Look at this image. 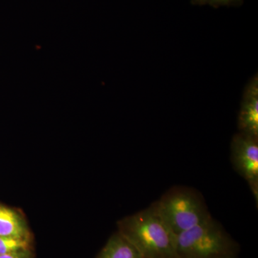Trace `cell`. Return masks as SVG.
Here are the masks:
<instances>
[{
	"label": "cell",
	"mask_w": 258,
	"mask_h": 258,
	"mask_svg": "<svg viewBox=\"0 0 258 258\" xmlns=\"http://www.w3.org/2000/svg\"><path fill=\"white\" fill-rule=\"evenodd\" d=\"M120 232L144 258H177L176 235L163 220L155 203L123 219Z\"/></svg>",
	"instance_id": "6da1fadb"
},
{
	"label": "cell",
	"mask_w": 258,
	"mask_h": 258,
	"mask_svg": "<svg viewBox=\"0 0 258 258\" xmlns=\"http://www.w3.org/2000/svg\"><path fill=\"white\" fill-rule=\"evenodd\" d=\"M177 258H235L239 244L211 216L176 237Z\"/></svg>",
	"instance_id": "7a4b0ae2"
},
{
	"label": "cell",
	"mask_w": 258,
	"mask_h": 258,
	"mask_svg": "<svg viewBox=\"0 0 258 258\" xmlns=\"http://www.w3.org/2000/svg\"><path fill=\"white\" fill-rule=\"evenodd\" d=\"M154 203L176 235L211 216L201 194L188 186H173Z\"/></svg>",
	"instance_id": "3957f363"
},
{
	"label": "cell",
	"mask_w": 258,
	"mask_h": 258,
	"mask_svg": "<svg viewBox=\"0 0 258 258\" xmlns=\"http://www.w3.org/2000/svg\"><path fill=\"white\" fill-rule=\"evenodd\" d=\"M230 151L231 161L234 169L248 183L257 206V136L238 132L232 137Z\"/></svg>",
	"instance_id": "277c9868"
},
{
	"label": "cell",
	"mask_w": 258,
	"mask_h": 258,
	"mask_svg": "<svg viewBox=\"0 0 258 258\" xmlns=\"http://www.w3.org/2000/svg\"><path fill=\"white\" fill-rule=\"evenodd\" d=\"M239 132L258 137V76L244 88L238 115Z\"/></svg>",
	"instance_id": "5b68a950"
},
{
	"label": "cell",
	"mask_w": 258,
	"mask_h": 258,
	"mask_svg": "<svg viewBox=\"0 0 258 258\" xmlns=\"http://www.w3.org/2000/svg\"><path fill=\"white\" fill-rule=\"evenodd\" d=\"M0 236L30 240L23 219L14 210L3 205H0Z\"/></svg>",
	"instance_id": "8992f818"
},
{
	"label": "cell",
	"mask_w": 258,
	"mask_h": 258,
	"mask_svg": "<svg viewBox=\"0 0 258 258\" xmlns=\"http://www.w3.org/2000/svg\"><path fill=\"white\" fill-rule=\"evenodd\" d=\"M97 258H144L120 232L110 237Z\"/></svg>",
	"instance_id": "52a82bcc"
},
{
	"label": "cell",
	"mask_w": 258,
	"mask_h": 258,
	"mask_svg": "<svg viewBox=\"0 0 258 258\" xmlns=\"http://www.w3.org/2000/svg\"><path fill=\"white\" fill-rule=\"evenodd\" d=\"M29 239L14 238L0 236V256L29 249Z\"/></svg>",
	"instance_id": "ba28073f"
},
{
	"label": "cell",
	"mask_w": 258,
	"mask_h": 258,
	"mask_svg": "<svg viewBox=\"0 0 258 258\" xmlns=\"http://www.w3.org/2000/svg\"><path fill=\"white\" fill-rule=\"evenodd\" d=\"M244 0H191V4L195 6L209 5L214 8L220 7H238L243 4Z\"/></svg>",
	"instance_id": "9c48e42d"
},
{
	"label": "cell",
	"mask_w": 258,
	"mask_h": 258,
	"mask_svg": "<svg viewBox=\"0 0 258 258\" xmlns=\"http://www.w3.org/2000/svg\"><path fill=\"white\" fill-rule=\"evenodd\" d=\"M0 258H31V253H30V249H23V250L1 255Z\"/></svg>",
	"instance_id": "30bf717a"
},
{
	"label": "cell",
	"mask_w": 258,
	"mask_h": 258,
	"mask_svg": "<svg viewBox=\"0 0 258 258\" xmlns=\"http://www.w3.org/2000/svg\"><path fill=\"white\" fill-rule=\"evenodd\" d=\"M235 258H237V257H235Z\"/></svg>",
	"instance_id": "8fae6325"
}]
</instances>
